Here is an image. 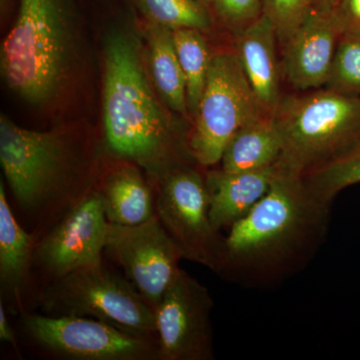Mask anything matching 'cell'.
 Segmentation results:
<instances>
[{"label": "cell", "mask_w": 360, "mask_h": 360, "mask_svg": "<svg viewBox=\"0 0 360 360\" xmlns=\"http://www.w3.org/2000/svg\"><path fill=\"white\" fill-rule=\"evenodd\" d=\"M330 208L302 177L277 172L267 193L224 236L215 274L245 288L283 283L307 267L323 245Z\"/></svg>", "instance_id": "obj_1"}, {"label": "cell", "mask_w": 360, "mask_h": 360, "mask_svg": "<svg viewBox=\"0 0 360 360\" xmlns=\"http://www.w3.org/2000/svg\"><path fill=\"white\" fill-rule=\"evenodd\" d=\"M104 54L103 125L110 153L143 168L155 184L177 168L198 165L189 131L156 98L134 35L111 33Z\"/></svg>", "instance_id": "obj_2"}, {"label": "cell", "mask_w": 360, "mask_h": 360, "mask_svg": "<svg viewBox=\"0 0 360 360\" xmlns=\"http://www.w3.org/2000/svg\"><path fill=\"white\" fill-rule=\"evenodd\" d=\"M0 162L18 210L37 225L35 238L92 191L75 182L78 156L68 135L58 130L23 129L2 115Z\"/></svg>", "instance_id": "obj_3"}, {"label": "cell", "mask_w": 360, "mask_h": 360, "mask_svg": "<svg viewBox=\"0 0 360 360\" xmlns=\"http://www.w3.org/2000/svg\"><path fill=\"white\" fill-rule=\"evenodd\" d=\"M77 53L75 27L63 0H20L2 42L1 75L16 96L44 105L68 87Z\"/></svg>", "instance_id": "obj_4"}, {"label": "cell", "mask_w": 360, "mask_h": 360, "mask_svg": "<svg viewBox=\"0 0 360 360\" xmlns=\"http://www.w3.org/2000/svg\"><path fill=\"white\" fill-rule=\"evenodd\" d=\"M283 134L276 167L302 177L360 141V96L322 87L283 96L274 113Z\"/></svg>", "instance_id": "obj_5"}, {"label": "cell", "mask_w": 360, "mask_h": 360, "mask_svg": "<svg viewBox=\"0 0 360 360\" xmlns=\"http://www.w3.org/2000/svg\"><path fill=\"white\" fill-rule=\"evenodd\" d=\"M34 302L42 314L96 319L158 341L155 309L127 276L103 262L47 284L35 295Z\"/></svg>", "instance_id": "obj_6"}, {"label": "cell", "mask_w": 360, "mask_h": 360, "mask_svg": "<svg viewBox=\"0 0 360 360\" xmlns=\"http://www.w3.org/2000/svg\"><path fill=\"white\" fill-rule=\"evenodd\" d=\"M269 113L257 101L234 51L213 54L189 148L200 167L221 161L225 148L245 125Z\"/></svg>", "instance_id": "obj_7"}, {"label": "cell", "mask_w": 360, "mask_h": 360, "mask_svg": "<svg viewBox=\"0 0 360 360\" xmlns=\"http://www.w3.org/2000/svg\"><path fill=\"white\" fill-rule=\"evenodd\" d=\"M20 316V331L40 354L66 360H160L158 341L86 317Z\"/></svg>", "instance_id": "obj_8"}, {"label": "cell", "mask_w": 360, "mask_h": 360, "mask_svg": "<svg viewBox=\"0 0 360 360\" xmlns=\"http://www.w3.org/2000/svg\"><path fill=\"white\" fill-rule=\"evenodd\" d=\"M184 165L155 184V213L181 250L184 259L215 272L224 236L213 227L205 174Z\"/></svg>", "instance_id": "obj_9"}, {"label": "cell", "mask_w": 360, "mask_h": 360, "mask_svg": "<svg viewBox=\"0 0 360 360\" xmlns=\"http://www.w3.org/2000/svg\"><path fill=\"white\" fill-rule=\"evenodd\" d=\"M104 253L156 309L179 274L181 250L156 213L136 225L108 224Z\"/></svg>", "instance_id": "obj_10"}, {"label": "cell", "mask_w": 360, "mask_h": 360, "mask_svg": "<svg viewBox=\"0 0 360 360\" xmlns=\"http://www.w3.org/2000/svg\"><path fill=\"white\" fill-rule=\"evenodd\" d=\"M210 290L180 269L155 309L160 360H214Z\"/></svg>", "instance_id": "obj_11"}, {"label": "cell", "mask_w": 360, "mask_h": 360, "mask_svg": "<svg viewBox=\"0 0 360 360\" xmlns=\"http://www.w3.org/2000/svg\"><path fill=\"white\" fill-rule=\"evenodd\" d=\"M108 224L101 194L94 189L37 241L32 274L39 271L46 286L75 270L101 264Z\"/></svg>", "instance_id": "obj_12"}, {"label": "cell", "mask_w": 360, "mask_h": 360, "mask_svg": "<svg viewBox=\"0 0 360 360\" xmlns=\"http://www.w3.org/2000/svg\"><path fill=\"white\" fill-rule=\"evenodd\" d=\"M342 30L331 11H312L283 45V75L298 91L322 89Z\"/></svg>", "instance_id": "obj_13"}, {"label": "cell", "mask_w": 360, "mask_h": 360, "mask_svg": "<svg viewBox=\"0 0 360 360\" xmlns=\"http://www.w3.org/2000/svg\"><path fill=\"white\" fill-rule=\"evenodd\" d=\"M37 238L18 222L0 181V288L6 311L22 314L32 291Z\"/></svg>", "instance_id": "obj_14"}, {"label": "cell", "mask_w": 360, "mask_h": 360, "mask_svg": "<svg viewBox=\"0 0 360 360\" xmlns=\"http://www.w3.org/2000/svg\"><path fill=\"white\" fill-rule=\"evenodd\" d=\"M276 28L266 14L236 35V52L251 89L269 115H274L283 99V65L276 51Z\"/></svg>", "instance_id": "obj_15"}, {"label": "cell", "mask_w": 360, "mask_h": 360, "mask_svg": "<svg viewBox=\"0 0 360 360\" xmlns=\"http://www.w3.org/2000/svg\"><path fill=\"white\" fill-rule=\"evenodd\" d=\"M277 174L276 165L253 172L210 170L205 180L210 194V215L217 231L246 217L267 193Z\"/></svg>", "instance_id": "obj_16"}, {"label": "cell", "mask_w": 360, "mask_h": 360, "mask_svg": "<svg viewBox=\"0 0 360 360\" xmlns=\"http://www.w3.org/2000/svg\"><path fill=\"white\" fill-rule=\"evenodd\" d=\"M139 167L123 160L104 174L96 186L110 224H141L155 214V196Z\"/></svg>", "instance_id": "obj_17"}, {"label": "cell", "mask_w": 360, "mask_h": 360, "mask_svg": "<svg viewBox=\"0 0 360 360\" xmlns=\"http://www.w3.org/2000/svg\"><path fill=\"white\" fill-rule=\"evenodd\" d=\"M283 148V134L274 115H265L243 127L225 148L221 169L253 172L276 165Z\"/></svg>", "instance_id": "obj_18"}, {"label": "cell", "mask_w": 360, "mask_h": 360, "mask_svg": "<svg viewBox=\"0 0 360 360\" xmlns=\"http://www.w3.org/2000/svg\"><path fill=\"white\" fill-rule=\"evenodd\" d=\"M146 32L149 68L161 101L174 112L186 115V79L177 56L174 30L148 23Z\"/></svg>", "instance_id": "obj_19"}, {"label": "cell", "mask_w": 360, "mask_h": 360, "mask_svg": "<svg viewBox=\"0 0 360 360\" xmlns=\"http://www.w3.org/2000/svg\"><path fill=\"white\" fill-rule=\"evenodd\" d=\"M201 30L179 28L174 30L175 47L186 79L187 108L193 117L205 91L212 56Z\"/></svg>", "instance_id": "obj_20"}, {"label": "cell", "mask_w": 360, "mask_h": 360, "mask_svg": "<svg viewBox=\"0 0 360 360\" xmlns=\"http://www.w3.org/2000/svg\"><path fill=\"white\" fill-rule=\"evenodd\" d=\"M302 179L315 198L333 205L340 191L360 184V141Z\"/></svg>", "instance_id": "obj_21"}, {"label": "cell", "mask_w": 360, "mask_h": 360, "mask_svg": "<svg viewBox=\"0 0 360 360\" xmlns=\"http://www.w3.org/2000/svg\"><path fill=\"white\" fill-rule=\"evenodd\" d=\"M148 23L175 30L207 32L212 25L210 9L198 0H135Z\"/></svg>", "instance_id": "obj_22"}, {"label": "cell", "mask_w": 360, "mask_h": 360, "mask_svg": "<svg viewBox=\"0 0 360 360\" xmlns=\"http://www.w3.org/2000/svg\"><path fill=\"white\" fill-rule=\"evenodd\" d=\"M324 87L360 96V28L341 34Z\"/></svg>", "instance_id": "obj_23"}, {"label": "cell", "mask_w": 360, "mask_h": 360, "mask_svg": "<svg viewBox=\"0 0 360 360\" xmlns=\"http://www.w3.org/2000/svg\"><path fill=\"white\" fill-rule=\"evenodd\" d=\"M314 11V0H264V14L276 28L281 45Z\"/></svg>", "instance_id": "obj_24"}, {"label": "cell", "mask_w": 360, "mask_h": 360, "mask_svg": "<svg viewBox=\"0 0 360 360\" xmlns=\"http://www.w3.org/2000/svg\"><path fill=\"white\" fill-rule=\"evenodd\" d=\"M212 11L238 35L264 13V0H212Z\"/></svg>", "instance_id": "obj_25"}, {"label": "cell", "mask_w": 360, "mask_h": 360, "mask_svg": "<svg viewBox=\"0 0 360 360\" xmlns=\"http://www.w3.org/2000/svg\"><path fill=\"white\" fill-rule=\"evenodd\" d=\"M331 13L342 32L352 28H360V0H338Z\"/></svg>", "instance_id": "obj_26"}, {"label": "cell", "mask_w": 360, "mask_h": 360, "mask_svg": "<svg viewBox=\"0 0 360 360\" xmlns=\"http://www.w3.org/2000/svg\"><path fill=\"white\" fill-rule=\"evenodd\" d=\"M0 340L2 342L8 343L18 356H21L18 336H16L15 331H14L11 322L8 321L6 307H4V302L1 300H0Z\"/></svg>", "instance_id": "obj_27"}, {"label": "cell", "mask_w": 360, "mask_h": 360, "mask_svg": "<svg viewBox=\"0 0 360 360\" xmlns=\"http://www.w3.org/2000/svg\"><path fill=\"white\" fill-rule=\"evenodd\" d=\"M338 0H314V11H331Z\"/></svg>", "instance_id": "obj_28"}, {"label": "cell", "mask_w": 360, "mask_h": 360, "mask_svg": "<svg viewBox=\"0 0 360 360\" xmlns=\"http://www.w3.org/2000/svg\"><path fill=\"white\" fill-rule=\"evenodd\" d=\"M200 4H202L203 6L207 7L208 9L212 8V0H198Z\"/></svg>", "instance_id": "obj_29"}]
</instances>
